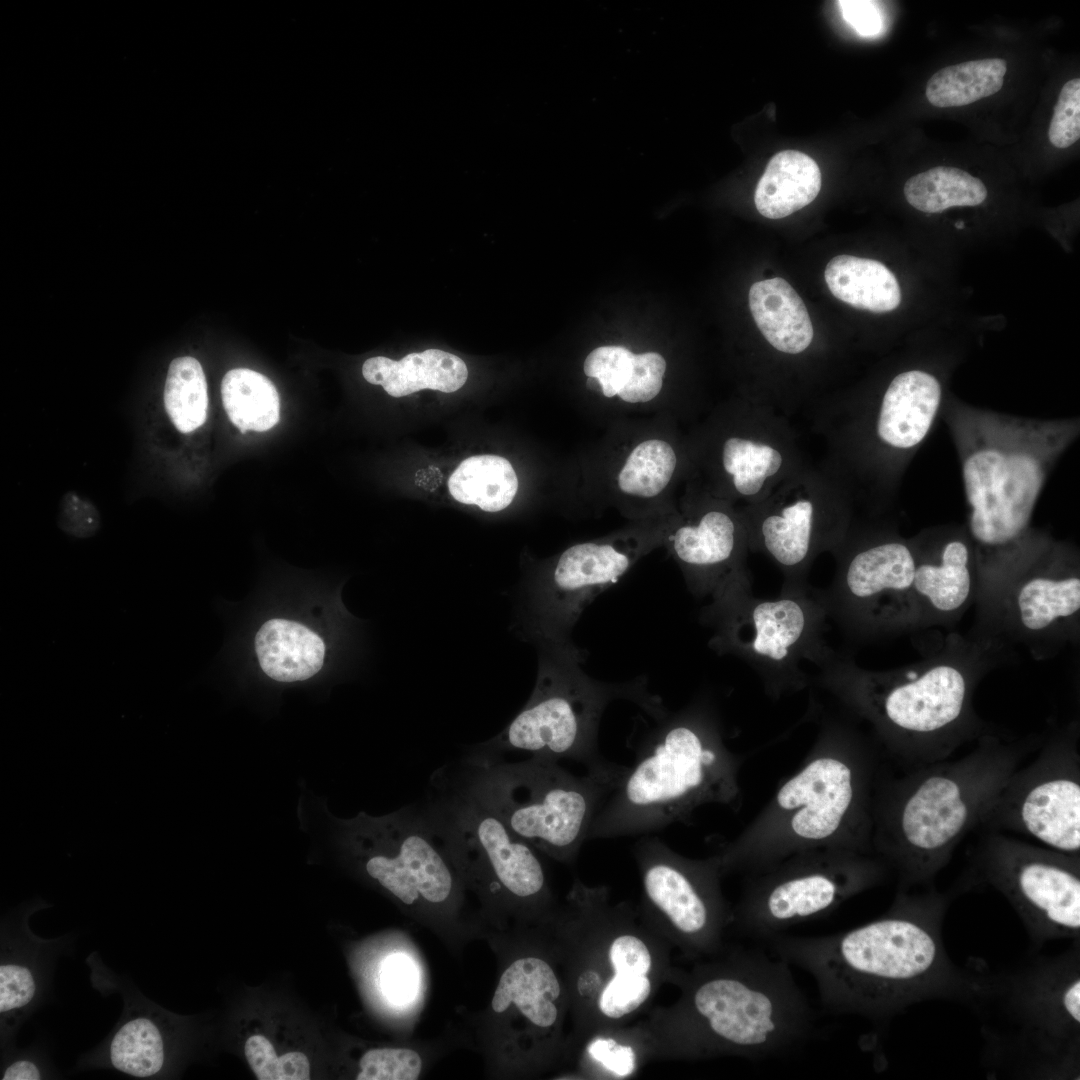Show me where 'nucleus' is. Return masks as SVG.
<instances>
[{
	"label": "nucleus",
	"mask_w": 1080,
	"mask_h": 1080,
	"mask_svg": "<svg viewBox=\"0 0 1080 1080\" xmlns=\"http://www.w3.org/2000/svg\"><path fill=\"white\" fill-rule=\"evenodd\" d=\"M486 942L497 960L492 994L483 1009L458 1012L448 1035L481 1056L489 1078H534L563 1067L569 994L547 927Z\"/></svg>",
	"instance_id": "nucleus-7"
},
{
	"label": "nucleus",
	"mask_w": 1080,
	"mask_h": 1080,
	"mask_svg": "<svg viewBox=\"0 0 1080 1080\" xmlns=\"http://www.w3.org/2000/svg\"><path fill=\"white\" fill-rule=\"evenodd\" d=\"M46 1076L45 1068L40 1060L32 1056H21L12 1059L3 1069L2 1080H38Z\"/></svg>",
	"instance_id": "nucleus-46"
},
{
	"label": "nucleus",
	"mask_w": 1080,
	"mask_h": 1080,
	"mask_svg": "<svg viewBox=\"0 0 1080 1080\" xmlns=\"http://www.w3.org/2000/svg\"><path fill=\"white\" fill-rule=\"evenodd\" d=\"M907 202L919 211L937 213L951 207L977 206L987 197L984 183L959 168L937 166L909 178Z\"/></svg>",
	"instance_id": "nucleus-41"
},
{
	"label": "nucleus",
	"mask_w": 1080,
	"mask_h": 1080,
	"mask_svg": "<svg viewBox=\"0 0 1080 1080\" xmlns=\"http://www.w3.org/2000/svg\"><path fill=\"white\" fill-rule=\"evenodd\" d=\"M956 891L933 885L901 890L888 910L847 931L776 935L769 952L810 974L822 1008L882 1025L910 1006L935 999L970 1004L976 974L959 968L943 942V921Z\"/></svg>",
	"instance_id": "nucleus-1"
},
{
	"label": "nucleus",
	"mask_w": 1080,
	"mask_h": 1080,
	"mask_svg": "<svg viewBox=\"0 0 1080 1080\" xmlns=\"http://www.w3.org/2000/svg\"><path fill=\"white\" fill-rule=\"evenodd\" d=\"M546 926L569 994L567 1057L591 1035L625 1027L681 973L670 944L631 905L613 904L606 886L575 878Z\"/></svg>",
	"instance_id": "nucleus-5"
},
{
	"label": "nucleus",
	"mask_w": 1080,
	"mask_h": 1080,
	"mask_svg": "<svg viewBox=\"0 0 1080 1080\" xmlns=\"http://www.w3.org/2000/svg\"><path fill=\"white\" fill-rule=\"evenodd\" d=\"M363 377L381 385L393 397H403L422 389L455 392L466 382L468 370L456 355L439 349L410 353L399 361L377 356L367 359Z\"/></svg>",
	"instance_id": "nucleus-28"
},
{
	"label": "nucleus",
	"mask_w": 1080,
	"mask_h": 1080,
	"mask_svg": "<svg viewBox=\"0 0 1080 1080\" xmlns=\"http://www.w3.org/2000/svg\"><path fill=\"white\" fill-rule=\"evenodd\" d=\"M1029 745L986 737L971 752L884 775L873 794L872 852L901 890L933 885L961 840L993 805Z\"/></svg>",
	"instance_id": "nucleus-4"
},
{
	"label": "nucleus",
	"mask_w": 1080,
	"mask_h": 1080,
	"mask_svg": "<svg viewBox=\"0 0 1080 1080\" xmlns=\"http://www.w3.org/2000/svg\"><path fill=\"white\" fill-rule=\"evenodd\" d=\"M970 549L960 539L947 541L929 561L917 559L913 594L934 609L949 613L969 598L972 587Z\"/></svg>",
	"instance_id": "nucleus-34"
},
{
	"label": "nucleus",
	"mask_w": 1080,
	"mask_h": 1080,
	"mask_svg": "<svg viewBox=\"0 0 1080 1080\" xmlns=\"http://www.w3.org/2000/svg\"><path fill=\"white\" fill-rule=\"evenodd\" d=\"M665 544L677 561L689 591L710 597L751 588L749 552L738 507L695 486Z\"/></svg>",
	"instance_id": "nucleus-24"
},
{
	"label": "nucleus",
	"mask_w": 1080,
	"mask_h": 1080,
	"mask_svg": "<svg viewBox=\"0 0 1080 1080\" xmlns=\"http://www.w3.org/2000/svg\"><path fill=\"white\" fill-rule=\"evenodd\" d=\"M256 653L263 671L282 682L305 680L322 667V639L302 624L271 619L256 634Z\"/></svg>",
	"instance_id": "nucleus-30"
},
{
	"label": "nucleus",
	"mask_w": 1080,
	"mask_h": 1080,
	"mask_svg": "<svg viewBox=\"0 0 1080 1080\" xmlns=\"http://www.w3.org/2000/svg\"><path fill=\"white\" fill-rule=\"evenodd\" d=\"M123 1012L115 1030L94 1052L93 1061L136 1078L162 1076L169 1056L165 1011L139 998L126 1000Z\"/></svg>",
	"instance_id": "nucleus-25"
},
{
	"label": "nucleus",
	"mask_w": 1080,
	"mask_h": 1080,
	"mask_svg": "<svg viewBox=\"0 0 1080 1080\" xmlns=\"http://www.w3.org/2000/svg\"><path fill=\"white\" fill-rule=\"evenodd\" d=\"M1066 441V432L1052 424L991 416L972 422L961 464L969 530L978 544L1004 547L1024 533Z\"/></svg>",
	"instance_id": "nucleus-14"
},
{
	"label": "nucleus",
	"mask_w": 1080,
	"mask_h": 1080,
	"mask_svg": "<svg viewBox=\"0 0 1080 1080\" xmlns=\"http://www.w3.org/2000/svg\"><path fill=\"white\" fill-rule=\"evenodd\" d=\"M683 455L674 444L661 438L637 443L618 469V490L632 498H655L671 484L683 463Z\"/></svg>",
	"instance_id": "nucleus-38"
},
{
	"label": "nucleus",
	"mask_w": 1080,
	"mask_h": 1080,
	"mask_svg": "<svg viewBox=\"0 0 1080 1080\" xmlns=\"http://www.w3.org/2000/svg\"><path fill=\"white\" fill-rule=\"evenodd\" d=\"M1016 609L1026 630L1043 631L1079 612L1080 579L1077 575L1031 577L1017 591Z\"/></svg>",
	"instance_id": "nucleus-40"
},
{
	"label": "nucleus",
	"mask_w": 1080,
	"mask_h": 1080,
	"mask_svg": "<svg viewBox=\"0 0 1080 1080\" xmlns=\"http://www.w3.org/2000/svg\"><path fill=\"white\" fill-rule=\"evenodd\" d=\"M879 754L854 727L824 717L798 770L715 857L723 876H745L818 848L873 854L872 807Z\"/></svg>",
	"instance_id": "nucleus-3"
},
{
	"label": "nucleus",
	"mask_w": 1080,
	"mask_h": 1080,
	"mask_svg": "<svg viewBox=\"0 0 1080 1080\" xmlns=\"http://www.w3.org/2000/svg\"><path fill=\"white\" fill-rule=\"evenodd\" d=\"M678 1000L635 1025L646 1058L765 1060L818 1035V1013L791 966L762 945H728L675 982Z\"/></svg>",
	"instance_id": "nucleus-2"
},
{
	"label": "nucleus",
	"mask_w": 1080,
	"mask_h": 1080,
	"mask_svg": "<svg viewBox=\"0 0 1080 1080\" xmlns=\"http://www.w3.org/2000/svg\"><path fill=\"white\" fill-rule=\"evenodd\" d=\"M2 940L0 963V1019L2 1038L17 1029L43 996L45 971L37 943Z\"/></svg>",
	"instance_id": "nucleus-32"
},
{
	"label": "nucleus",
	"mask_w": 1080,
	"mask_h": 1080,
	"mask_svg": "<svg viewBox=\"0 0 1080 1080\" xmlns=\"http://www.w3.org/2000/svg\"><path fill=\"white\" fill-rule=\"evenodd\" d=\"M348 842L364 874L414 923L433 933L453 955L486 939L477 912L451 860L422 813L402 810L387 817L360 816Z\"/></svg>",
	"instance_id": "nucleus-12"
},
{
	"label": "nucleus",
	"mask_w": 1080,
	"mask_h": 1080,
	"mask_svg": "<svg viewBox=\"0 0 1080 1080\" xmlns=\"http://www.w3.org/2000/svg\"><path fill=\"white\" fill-rule=\"evenodd\" d=\"M373 981L386 1013L404 1036L414 1034L430 990L428 965L416 941L407 934L396 936L376 962Z\"/></svg>",
	"instance_id": "nucleus-26"
},
{
	"label": "nucleus",
	"mask_w": 1080,
	"mask_h": 1080,
	"mask_svg": "<svg viewBox=\"0 0 1080 1080\" xmlns=\"http://www.w3.org/2000/svg\"><path fill=\"white\" fill-rule=\"evenodd\" d=\"M748 300L758 329L774 350L796 357L809 349L814 337L810 316L786 280L775 277L755 282Z\"/></svg>",
	"instance_id": "nucleus-27"
},
{
	"label": "nucleus",
	"mask_w": 1080,
	"mask_h": 1080,
	"mask_svg": "<svg viewBox=\"0 0 1080 1080\" xmlns=\"http://www.w3.org/2000/svg\"><path fill=\"white\" fill-rule=\"evenodd\" d=\"M224 409L242 433L263 432L280 418V399L274 384L263 374L247 368L228 371L221 383Z\"/></svg>",
	"instance_id": "nucleus-37"
},
{
	"label": "nucleus",
	"mask_w": 1080,
	"mask_h": 1080,
	"mask_svg": "<svg viewBox=\"0 0 1080 1080\" xmlns=\"http://www.w3.org/2000/svg\"><path fill=\"white\" fill-rule=\"evenodd\" d=\"M247 1062L259 1080H307L311 1076L308 1057L300 1051L276 1054L270 1040L261 1034L250 1036L244 1044Z\"/></svg>",
	"instance_id": "nucleus-43"
},
{
	"label": "nucleus",
	"mask_w": 1080,
	"mask_h": 1080,
	"mask_svg": "<svg viewBox=\"0 0 1080 1080\" xmlns=\"http://www.w3.org/2000/svg\"><path fill=\"white\" fill-rule=\"evenodd\" d=\"M452 497L486 512L507 508L518 490L511 463L497 455H476L462 461L448 480Z\"/></svg>",
	"instance_id": "nucleus-35"
},
{
	"label": "nucleus",
	"mask_w": 1080,
	"mask_h": 1080,
	"mask_svg": "<svg viewBox=\"0 0 1080 1080\" xmlns=\"http://www.w3.org/2000/svg\"><path fill=\"white\" fill-rule=\"evenodd\" d=\"M583 370L596 379L607 398L618 396L630 404L646 403L661 391L666 361L657 352L635 354L623 346H601L584 360Z\"/></svg>",
	"instance_id": "nucleus-29"
},
{
	"label": "nucleus",
	"mask_w": 1080,
	"mask_h": 1080,
	"mask_svg": "<svg viewBox=\"0 0 1080 1080\" xmlns=\"http://www.w3.org/2000/svg\"><path fill=\"white\" fill-rule=\"evenodd\" d=\"M674 515L574 544L522 584L523 633L539 644L572 642L586 607L643 555L665 544Z\"/></svg>",
	"instance_id": "nucleus-18"
},
{
	"label": "nucleus",
	"mask_w": 1080,
	"mask_h": 1080,
	"mask_svg": "<svg viewBox=\"0 0 1080 1080\" xmlns=\"http://www.w3.org/2000/svg\"><path fill=\"white\" fill-rule=\"evenodd\" d=\"M889 869L874 854L818 848L746 875L730 929L763 944L798 924L828 916L880 884Z\"/></svg>",
	"instance_id": "nucleus-16"
},
{
	"label": "nucleus",
	"mask_w": 1080,
	"mask_h": 1080,
	"mask_svg": "<svg viewBox=\"0 0 1080 1080\" xmlns=\"http://www.w3.org/2000/svg\"><path fill=\"white\" fill-rule=\"evenodd\" d=\"M646 1059L637 1030L634 1026L622 1027L586 1038L564 1067H574L573 1075L581 1078L625 1079L633 1076Z\"/></svg>",
	"instance_id": "nucleus-36"
},
{
	"label": "nucleus",
	"mask_w": 1080,
	"mask_h": 1080,
	"mask_svg": "<svg viewBox=\"0 0 1080 1080\" xmlns=\"http://www.w3.org/2000/svg\"><path fill=\"white\" fill-rule=\"evenodd\" d=\"M824 276L832 295L854 308L886 313L901 302L895 275L877 260L838 255L829 261Z\"/></svg>",
	"instance_id": "nucleus-33"
},
{
	"label": "nucleus",
	"mask_w": 1080,
	"mask_h": 1080,
	"mask_svg": "<svg viewBox=\"0 0 1080 1080\" xmlns=\"http://www.w3.org/2000/svg\"><path fill=\"white\" fill-rule=\"evenodd\" d=\"M689 450L702 487L735 505L764 499L810 462L789 417L748 399L712 413Z\"/></svg>",
	"instance_id": "nucleus-17"
},
{
	"label": "nucleus",
	"mask_w": 1080,
	"mask_h": 1080,
	"mask_svg": "<svg viewBox=\"0 0 1080 1080\" xmlns=\"http://www.w3.org/2000/svg\"><path fill=\"white\" fill-rule=\"evenodd\" d=\"M831 554L836 571L821 591L829 618L846 627L888 626L907 614L917 557L906 542L892 536L858 540L850 528Z\"/></svg>",
	"instance_id": "nucleus-23"
},
{
	"label": "nucleus",
	"mask_w": 1080,
	"mask_h": 1080,
	"mask_svg": "<svg viewBox=\"0 0 1080 1080\" xmlns=\"http://www.w3.org/2000/svg\"><path fill=\"white\" fill-rule=\"evenodd\" d=\"M971 1005L993 1072L1079 1079L1080 945L1008 971L976 974Z\"/></svg>",
	"instance_id": "nucleus-8"
},
{
	"label": "nucleus",
	"mask_w": 1080,
	"mask_h": 1080,
	"mask_svg": "<svg viewBox=\"0 0 1080 1080\" xmlns=\"http://www.w3.org/2000/svg\"><path fill=\"white\" fill-rule=\"evenodd\" d=\"M971 874L1006 898L1035 946L1079 940V856L986 831Z\"/></svg>",
	"instance_id": "nucleus-21"
},
{
	"label": "nucleus",
	"mask_w": 1080,
	"mask_h": 1080,
	"mask_svg": "<svg viewBox=\"0 0 1080 1080\" xmlns=\"http://www.w3.org/2000/svg\"><path fill=\"white\" fill-rule=\"evenodd\" d=\"M980 826L1022 834L1079 856L1080 756L1075 739L1050 741L1030 764L1019 766Z\"/></svg>",
	"instance_id": "nucleus-22"
},
{
	"label": "nucleus",
	"mask_w": 1080,
	"mask_h": 1080,
	"mask_svg": "<svg viewBox=\"0 0 1080 1080\" xmlns=\"http://www.w3.org/2000/svg\"><path fill=\"white\" fill-rule=\"evenodd\" d=\"M466 765L462 788L537 852L566 864L576 860L626 767L615 764L576 776L551 759L504 762L484 754Z\"/></svg>",
	"instance_id": "nucleus-13"
},
{
	"label": "nucleus",
	"mask_w": 1080,
	"mask_h": 1080,
	"mask_svg": "<svg viewBox=\"0 0 1080 1080\" xmlns=\"http://www.w3.org/2000/svg\"><path fill=\"white\" fill-rule=\"evenodd\" d=\"M422 815L476 901L486 939L544 924L558 904L537 851L460 785Z\"/></svg>",
	"instance_id": "nucleus-9"
},
{
	"label": "nucleus",
	"mask_w": 1080,
	"mask_h": 1080,
	"mask_svg": "<svg viewBox=\"0 0 1080 1080\" xmlns=\"http://www.w3.org/2000/svg\"><path fill=\"white\" fill-rule=\"evenodd\" d=\"M821 188L817 163L797 150L775 154L767 164L754 195L758 212L781 219L810 204Z\"/></svg>",
	"instance_id": "nucleus-31"
},
{
	"label": "nucleus",
	"mask_w": 1080,
	"mask_h": 1080,
	"mask_svg": "<svg viewBox=\"0 0 1080 1080\" xmlns=\"http://www.w3.org/2000/svg\"><path fill=\"white\" fill-rule=\"evenodd\" d=\"M649 717L652 726L633 744V765L594 817L587 840L649 835L688 822L707 804L739 809L743 757L728 747L712 701L698 697Z\"/></svg>",
	"instance_id": "nucleus-6"
},
{
	"label": "nucleus",
	"mask_w": 1080,
	"mask_h": 1080,
	"mask_svg": "<svg viewBox=\"0 0 1080 1080\" xmlns=\"http://www.w3.org/2000/svg\"><path fill=\"white\" fill-rule=\"evenodd\" d=\"M701 618L714 630L710 647L749 664L775 700L806 688L802 664L818 666L832 650L824 639L829 614L821 591L807 582L783 583L770 599L752 589L723 594L711 599Z\"/></svg>",
	"instance_id": "nucleus-15"
},
{
	"label": "nucleus",
	"mask_w": 1080,
	"mask_h": 1080,
	"mask_svg": "<svg viewBox=\"0 0 1080 1080\" xmlns=\"http://www.w3.org/2000/svg\"><path fill=\"white\" fill-rule=\"evenodd\" d=\"M538 670L530 698L515 718L494 738L481 744L484 755L526 752L533 757L568 759L587 771L615 765L599 752L602 716L614 701L627 700L648 716L666 710L660 697L649 691L646 678L609 683L590 677L583 669L585 652L573 641L539 644Z\"/></svg>",
	"instance_id": "nucleus-11"
},
{
	"label": "nucleus",
	"mask_w": 1080,
	"mask_h": 1080,
	"mask_svg": "<svg viewBox=\"0 0 1080 1080\" xmlns=\"http://www.w3.org/2000/svg\"><path fill=\"white\" fill-rule=\"evenodd\" d=\"M1056 148H1068L1080 138V79L1066 82L1054 107L1048 131Z\"/></svg>",
	"instance_id": "nucleus-44"
},
{
	"label": "nucleus",
	"mask_w": 1080,
	"mask_h": 1080,
	"mask_svg": "<svg viewBox=\"0 0 1080 1080\" xmlns=\"http://www.w3.org/2000/svg\"><path fill=\"white\" fill-rule=\"evenodd\" d=\"M843 18L862 36H873L882 27L881 14L873 1H838Z\"/></svg>",
	"instance_id": "nucleus-45"
},
{
	"label": "nucleus",
	"mask_w": 1080,
	"mask_h": 1080,
	"mask_svg": "<svg viewBox=\"0 0 1080 1080\" xmlns=\"http://www.w3.org/2000/svg\"><path fill=\"white\" fill-rule=\"evenodd\" d=\"M817 667L819 685L869 722L881 753L903 766L951 757L967 738L970 686L955 666L868 672L832 649Z\"/></svg>",
	"instance_id": "nucleus-10"
},
{
	"label": "nucleus",
	"mask_w": 1080,
	"mask_h": 1080,
	"mask_svg": "<svg viewBox=\"0 0 1080 1080\" xmlns=\"http://www.w3.org/2000/svg\"><path fill=\"white\" fill-rule=\"evenodd\" d=\"M1007 71L1005 60L988 58L944 67L927 82V100L939 108L971 104L998 92Z\"/></svg>",
	"instance_id": "nucleus-39"
},
{
	"label": "nucleus",
	"mask_w": 1080,
	"mask_h": 1080,
	"mask_svg": "<svg viewBox=\"0 0 1080 1080\" xmlns=\"http://www.w3.org/2000/svg\"><path fill=\"white\" fill-rule=\"evenodd\" d=\"M632 853L642 881V919L692 960L719 953L732 921L715 855L692 859L660 838L643 835Z\"/></svg>",
	"instance_id": "nucleus-20"
},
{
	"label": "nucleus",
	"mask_w": 1080,
	"mask_h": 1080,
	"mask_svg": "<svg viewBox=\"0 0 1080 1080\" xmlns=\"http://www.w3.org/2000/svg\"><path fill=\"white\" fill-rule=\"evenodd\" d=\"M164 404L175 427L182 433L199 428L206 420L207 383L201 364L193 357L174 359L169 366Z\"/></svg>",
	"instance_id": "nucleus-42"
},
{
	"label": "nucleus",
	"mask_w": 1080,
	"mask_h": 1080,
	"mask_svg": "<svg viewBox=\"0 0 1080 1080\" xmlns=\"http://www.w3.org/2000/svg\"><path fill=\"white\" fill-rule=\"evenodd\" d=\"M852 502L843 483L820 462H809L764 499L738 507L749 552L770 558L783 583H805L816 558L846 537Z\"/></svg>",
	"instance_id": "nucleus-19"
}]
</instances>
